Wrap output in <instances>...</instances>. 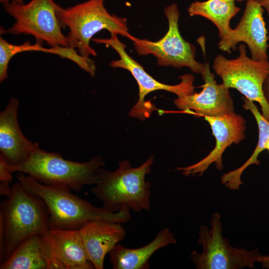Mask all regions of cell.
I'll return each instance as SVG.
<instances>
[{
    "label": "cell",
    "mask_w": 269,
    "mask_h": 269,
    "mask_svg": "<svg viewBox=\"0 0 269 269\" xmlns=\"http://www.w3.org/2000/svg\"><path fill=\"white\" fill-rule=\"evenodd\" d=\"M16 177L27 191L44 202L49 214V229L75 230L95 219L124 223L131 219L130 210L110 212L73 194L67 188L45 185L20 172Z\"/></svg>",
    "instance_id": "6da1fadb"
},
{
    "label": "cell",
    "mask_w": 269,
    "mask_h": 269,
    "mask_svg": "<svg viewBox=\"0 0 269 269\" xmlns=\"http://www.w3.org/2000/svg\"><path fill=\"white\" fill-rule=\"evenodd\" d=\"M153 162L151 156L137 167H132L129 160H124L114 171L103 168L92 192L110 212L123 209L148 211L151 184L145 180V176L150 172Z\"/></svg>",
    "instance_id": "7a4b0ae2"
},
{
    "label": "cell",
    "mask_w": 269,
    "mask_h": 269,
    "mask_svg": "<svg viewBox=\"0 0 269 269\" xmlns=\"http://www.w3.org/2000/svg\"><path fill=\"white\" fill-rule=\"evenodd\" d=\"M49 214L44 202L28 192L18 181L0 204V236L3 238L2 263L25 238L48 229ZM1 265V264H0Z\"/></svg>",
    "instance_id": "3957f363"
},
{
    "label": "cell",
    "mask_w": 269,
    "mask_h": 269,
    "mask_svg": "<svg viewBox=\"0 0 269 269\" xmlns=\"http://www.w3.org/2000/svg\"><path fill=\"white\" fill-rule=\"evenodd\" d=\"M104 165L103 158L99 155L88 161L79 162L66 159L59 153L47 152L38 147L22 163L8 168L12 172L28 175L45 185L79 191L85 185L96 183Z\"/></svg>",
    "instance_id": "277c9868"
},
{
    "label": "cell",
    "mask_w": 269,
    "mask_h": 269,
    "mask_svg": "<svg viewBox=\"0 0 269 269\" xmlns=\"http://www.w3.org/2000/svg\"><path fill=\"white\" fill-rule=\"evenodd\" d=\"M104 1L88 0L65 8L59 5L57 7V15L61 26L69 30L67 35L69 46L77 49L84 57L96 56L90 43L93 36L102 30L133 41L136 38L128 32L127 19L111 14L104 6Z\"/></svg>",
    "instance_id": "5b68a950"
},
{
    "label": "cell",
    "mask_w": 269,
    "mask_h": 269,
    "mask_svg": "<svg viewBox=\"0 0 269 269\" xmlns=\"http://www.w3.org/2000/svg\"><path fill=\"white\" fill-rule=\"evenodd\" d=\"M239 56L234 59L217 55L213 68L226 88L235 89L247 99L259 103L262 115L269 122V103L263 92L264 82L269 75V62L249 58L244 44L239 45Z\"/></svg>",
    "instance_id": "8992f818"
},
{
    "label": "cell",
    "mask_w": 269,
    "mask_h": 269,
    "mask_svg": "<svg viewBox=\"0 0 269 269\" xmlns=\"http://www.w3.org/2000/svg\"><path fill=\"white\" fill-rule=\"evenodd\" d=\"M58 6L54 0H31L26 4L14 1L3 3L4 10L15 19L5 32L31 35L51 47H68L57 15Z\"/></svg>",
    "instance_id": "52a82bcc"
},
{
    "label": "cell",
    "mask_w": 269,
    "mask_h": 269,
    "mask_svg": "<svg viewBox=\"0 0 269 269\" xmlns=\"http://www.w3.org/2000/svg\"><path fill=\"white\" fill-rule=\"evenodd\" d=\"M97 43L105 44L111 46L118 54L120 59L113 60L111 67L121 68L129 71L136 80L138 86V100L130 112V116L141 120L148 118L155 110L154 106L149 102H145V97L149 93L157 91L164 90L182 97L195 93L193 83L194 77L192 75L186 74L180 76L181 82L175 85H169L156 80L148 74L142 66L132 58L126 51V45L118 38L117 34H111V37L106 39H93Z\"/></svg>",
    "instance_id": "ba28073f"
},
{
    "label": "cell",
    "mask_w": 269,
    "mask_h": 269,
    "mask_svg": "<svg viewBox=\"0 0 269 269\" xmlns=\"http://www.w3.org/2000/svg\"><path fill=\"white\" fill-rule=\"evenodd\" d=\"M164 12L168 22L167 33L157 41L135 38L133 42L137 53L140 55H154L160 66L178 68L187 67L193 72L202 75L205 70L206 63L196 60L195 47L186 41L180 34L177 5L172 3L167 6Z\"/></svg>",
    "instance_id": "9c48e42d"
},
{
    "label": "cell",
    "mask_w": 269,
    "mask_h": 269,
    "mask_svg": "<svg viewBox=\"0 0 269 269\" xmlns=\"http://www.w3.org/2000/svg\"><path fill=\"white\" fill-rule=\"evenodd\" d=\"M211 230L202 225L199 231L198 243L203 247L201 254L195 251L190 255L198 269H237L254 268L260 256L258 250L248 251L235 248L229 240L222 236V224L219 213L212 215Z\"/></svg>",
    "instance_id": "30bf717a"
},
{
    "label": "cell",
    "mask_w": 269,
    "mask_h": 269,
    "mask_svg": "<svg viewBox=\"0 0 269 269\" xmlns=\"http://www.w3.org/2000/svg\"><path fill=\"white\" fill-rule=\"evenodd\" d=\"M264 8L256 0H248L243 15L236 28L221 38L219 48L230 53L240 42L248 46L251 58L268 61V32L263 17Z\"/></svg>",
    "instance_id": "8fae6325"
},
{
    "label": "cell",
    "mask_w": 269,
    "mask_h": 269,
    "mask_svg": "<svg viewBox=\"0 0 269 269\" xmlns=\"http://www.w3.org/2000/svg\"><path fill=\"white\" fill-rule=\"evenodd\" d=\"M216 140L214 149L199 162L184 167H177L186 176L202 175L212 163L218 170L223 168L222 156L226 148L232 143L237 144L245 138L246 121L234 112L218 116H205Z\"/></svg>",
    "instance_id": "7c38bea8"
},
{
    "label": "cell",
    "mask_w": 269,
    "mask_h": 269,
    "mask_svg": "<svg viewBox=\"0 0 269 269\" xmlns=\"http://www.w3.org/2000/svg\"><path fill=\"white\" fill-rule=\"evenodd\" d=\"M43 236L47 269H93L84 248L79 229H49Z\"/></svg>",
    "instance_id": "4fadbf2b"
},
{
    "label": "cell",
    "mask_w": 269,
    "mask_h": 269,
    "mask_svg": "<svg viewBox=\"0 0 269 269\" xmlns=\"http://www.w3.org/2000/svg\"><path fill=\"white\" fill-rule=\"evenodd\" d=\"M201 75L204 81L202 90L198 93L178 97L174 101V105L187 113L204 117L218 116L234 112L229 89L223 83H217L207 63Z\"/></svg>",
    "instance_id": "5bb4252c"
},
{
    "label": "cell",
    "mask_w": 269,
    "mask_h": 269,
    "mask_svg": "<svg viewBox=\"0 0 269 269\" xmlns=\"http://www.w3.org/2000/svg\"><path fill=\"white\" fill-rule=\"evenodd\" d=\"M19 101L10 98L0 113V159L9 167L24 162L39 147L37 142L28 139L22 134L17 119Z\"/></svg>",
    "instance_id": "9a60e30c"
},
{
    "label": "cell",
    "mask_w": 269,
    "mask_h": 269,
    "mask_svg": "<svg viewBox=\"0 0 269 269\" xmlns=\"http://www.w3.org/2000/svg\"><path fill=\"white\" fill-rule=\"evenodd\" d=\"M122 223L104 219L85 222L79 229L87 255L96 269H103L106 255L122 241L126 231Z\"/></svg>",
    "instance_id": "2e32d148"
},
{
    "label": "cell",
    "mask_w": 269,
    "mask_h": 269,
    "mask_svg": "<svg viewBox=\"0 0 269 269\" xmlns=\"http://www.w3.org/2000/svg\"><path fill=\"white\" fill-rule=\"evenodd\" d=\"M174 235L168 228L160 231L148 244L138 248H128L117 244L109 253L114 269H148L151 256L158 250L175 244Z\"/></svg>",
    "instance_id": "e0dca14e"
},
{
    "label": "cell",
    "mask_w": 269,
    "mask_h": 269,
    "mask_svg": "<svg viewBox=\"0 0 269 269\" xmlns=\"http://www.w3.org/2000/svg\"><path fill=\"white\" fill-rule=\"evenodd\" d=\"M47 251L43 234H33L25 238L8 258L0 265V269H47Z\"/></svg>",
    "instance_id": "ac0fdd59"
},
{
    "label": "cell",
    "mask_w": 269,
    "mask_h": 269,
    "mask_svg": "<svg viewBox=\"0 0 269 269\" xmlns=\"http://www.w3.org/2000/svg\"><path fill=\"white\" fill-rule=\"evenodd\" d=\"M240 10L235 1L226 0H207L194 1L188 8L191 16L200 15L212 22L217 27L220 38L229 33L231 19Z\"/></svg>",
    "instance_id": "d6986e66"
},
{
    "label": "cell",
    "mask_w": 269,
    "mask_h": 269,
    "mask_svg": "<svg viewBox=\"0 0 269 269\" xmlns=\"http://www.w3.org/2000/svg\"><path fill=\"white\" fill-rule=\"evenodd\" d=\"M243 108L249 110L254 116L259 129V139L257 145L251 156L241 166L223 174L221 177V182L226 187L231 190H238L240 185L243 184L241 176L244 170L252 164L258 165L260 162L258 159L260 153L265 149V144L269 138V122H268L259 111L254 101L243 97Z\"/></svg>",
    "instance_id": "ffe728a7"
},
{
    "label": "cell",
    "mask_w": 269,
    "mask_h": 269,
    "mask_svg": "<svg viewBox=\"0 0 269 269\" xmlns=\"http://www.w3.org/2000/svg\"><path fill=\"white\" fill-rule=\"evenodd\" d=\"M30 43L15 45L9 43L1 37L0 38V82L1 83L8 76L7 68L10 59L16 54L29 51Z\"/></svg>",
    "instance_id": "44dd1931"
},
{
    "label": "cell",
    "mask_w": 269,
    "mask_h": 269,
    "mask_svg": "<svg viewBox=\"0 0 269 269\" xmlns=\"http://www.w3.org/2000/svg\"><path fill=\"white\" fill-rule=\"evenodd\" d=\"M12 172L9 170L7 164L0 159V194L7 197L10 194L12 182Z\"/></svg>",
    "instance_id": "7402d4cb"
},
{
    "label": "cell",
    "mask_w": 269,
    "mask_h": 269,
    "mask_svg": "<svg viewBox=\"0 0 269 269\" xmlns=\"http://www.w3.org/2000/svg\"><path fill=\"white\" fill-rule=\"evenodd\" d=\"M263 92L266 100L269 103V75L264 82Z\"/></svg>",
    "instance_id": "603a6c76"
},
{
    "label": "cell",
    "mask_w": 269,
    "mask_h": 269,
    "mask_svg": "<svg viewBox=\"0 0 269 269\" xmlns=\"http://www.w3.org/2000/svg\"><path fill=\"white\" fill-rule=\"evenodd\" d=\"M257 262L262 264L263 268L269 269V256L260 255Z\"/></svg>",
    "instance_id": "cb8c5ba5"
},
{
    "label": "cell",
    "mask_w": 269,
    "mask_h": 269,
    "mask_svg": "<svg viewBox=\"0 0 269 269\" xmlns=\"http://www.w3.org/2000/svg\"><path fill=\"white\" fill-rule=\"evenodd\" d=\"M257 2L265 8L269 16V0H256Z\"/></svg>",
    "instance_id": "d4e9b609"
},
{
    "label": "cell",
    "mask_w": 269,
    "mask_h": 269,
    "mask_svg": "<svg viewBox=\"0 0 269 269\" xmlns=\"http://www.w3.org/2000/svg\"><path fill=\"white\" fill-rule=\"evenodd\" d=\"M11 1H14L19 3H23V0H0V2L3 3L8 2Z\"/></svg>",
    "instance_id": "484cf974"
},
{
    "label": "cell",
    "mask_w": 269,
    "mask_h": 269,
    "mask_svg": "<svg viewBox=\"0 0 269 269\" xmlns=\"http://www.w3.org/2000/svg\"><path fill=\"white\" fill-rule=\"evenodd\" d=\"M265 149L268 150L269 152V138L265 144Z\"/></svg>",
    "instance_id": "4316f807"
},
{
    "label": "cell",
    "mask_w": 269,
    "mask_h": 269,
    "mask_svg": "<svg viewBox=\"0 0 269 269\" xmlns=\"http://www.w3.org/2000/svg\"><path fill=\"white\" fill-rule=\"evenodd\" d=\"M226 0L233 1H242L243 0Z\"/></svg>",
    "instance_id": "83f0119b"
}]
</instances>
